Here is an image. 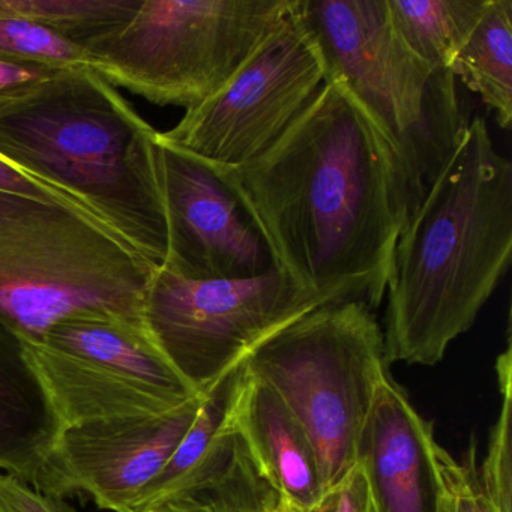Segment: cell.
Masks as SVG:
<instances>
[{"instance_id":"20","label":"cell","mask_w":512,"mask_h":512,"mask_svg":"<svg viewBox=\"0 0 512 512\" xmlns=\"http://www.w3.org/2000/svg\"><path fill=\"white\" fill-rule=\"evenodd\" d=\"M0 56L55 70L86 64L82 47L0 4Z\"/></svg>"},{"instance_id":"25","label":"cell","mask_w":512,"mask_h":512,"mask_svg":"<svg viewBox=\"0 0 512 512\" xmlns=\"http://www.w3.org/2000/svg\"><path fill=\"white\" fill-rule=\"evenodd\" d=\"M0 191L22 194V196L32 197V199L58 203V205L70 206V208L85 212L76 202L68 199L65 194L59 193L58 190L44 184L40 179L28 175V173L8 163L2 157H0ZM85 214H88V212H85Z\"/></svg>"},{"instance_id":"8","label":"cell","mask_w":512,"mask_h":512,"mask_svg":"<svg viewBox=\"0 0 512 512\" xmlns=\"http://www.w3.org/2000/svg\"><path fill=\"white\" fill-rule=\"evenodd\" d=\"M62 428L95 419L160 415L200 395L143 323L113 314L62 320L25 341Z\"/></svg>"},{"instance_id":"30","label":"cell","mask_w":512,"mask_h":512,"mask_svg":"<svg viewBox=\"0 0 512 512\" xmlns=\"http://www.w3.org/2000/svg\"><path fill=\"white\" fill-rule=\"evenodd\" d=\"M277 503V502H275ZM274 503V505H275ZM272 505V506H274ZM272 506H269V508H257V509H242V511H230V512H269V509L272 508Z\"/></svg>"},{"instance_id":"4","label":"cell","mask_w":512,"mask_h":512,"mask_svg":"<svg viewBox=\"0 0 512 512\" xmlns=\"http://www.w3.org/2000/svg\"><path fill=\"white\" fill-rule=\"evenodd\" d=\"M155 269L91 215L0 191V322L28 343L82 314L145 325Z\"/></svg>"},{"instance_id":"27","label":"cell","mask_w":512,"mask_h":512,"mask_svg":"<svg viewBox=\"0 0 512 512\" xmlns=\"http://www.w3.org/2000/svg\"><path fill=\"white\" fill-rule=\"evenodd\" d=\"M139 512H218L211 503L200 497L178 496L161 500Z\"/></svg>"},{"instance_id":"2","label":"cell","mask_w":512,"mask_h":512,"mask_svg":"<svg viewBox=\"0 0 512 512\" xmlns=\"http://www.w3.org/2000/svg\"><path fill=\"white\" fill-rule=\"evenodd\" d=\"M512 164L484 119L461 130L398 238L385 313V356L436 365L469 331L511 265Z\"/></svg>"},{"instance_id":"13","label":"cell","mask_w":512,"mask_h":512,"mask_svg":"<svg viewBox=\"0 0 512 512\" xmlns=\"http://www.w3.org/2000/svg\"><path fill=\"white\" fill-rule=\"evenodd\" d=\"M433 427L388 376L380 383L358 446L373 512H446L449 491Z\"/></svg>"},{"instance_id":"3","label":"cell","mask_w":512,"mask_h":512,"mask_svg":"<svg viewBox=\"0 0 512 512\" xmlns=\"http://www.w3.org/2000/svg\"><path fill=\"white\" fill-rule=\"evenodd\" d=\"M0 157L163 266L169 253L158 131L89 65L0 106Z\"/></svg>"},{"instance_id":"10","label":"cell","mask_w":512,"mask_h":512,"mask_svg":"<svg viewBox=\"0 0 512 512\" xmlns=\"http://www.w3.org/2000/svg\"><path fill=\"white\" fill-rule=\"evenodd\" d=\"M326 65L296 0L238 73L160 139L217 169L268 151L319 94Z\"/></svg>"},{"instance_id":"29","label":"cell","mask_w":512,"mask_h":512,"mask_svg":"<svg viewBox=\"0 0 512 512\" xmlns=\"http://www.w3.org/2000/svg\"><path fill=\"white\" fill-rule=\"evenodd\" d=\"M269 512H305L302 509L296 508L292 503L286 502V500L278 499L277 503L269 509Z\"/></svg>"},{"instance_id":"9","label":"cell","mask_w":512,"mask_h":512,"mask_svg":"<svg viewBox=\"0 0 512 512\" xmlns=\"http://www.w3.org/2000/svg\"><path fill=\"white\" fill-rule=\"evenodd\" d=\"M325 304L275 266L245 280H191L158 266L143 322L173 367L203 394L266 338Z\"/></svg>"},{"instance_id":"24","label":"cell","mask_w":512,"mask_h":512,"mask_svg":"<svg viewBox=\"0 0 512 512\" xmlns=\"http://www.w3.org/2000/svg\"><path fill=\"white\" fill-rule=\"evenodd\" d=\"M62 70L0 56V106L25 97Z\"/></svg>"},{"instance_id":"21","label":"cell","mask_w":512,"mask_h":512,"mask_svg":"<svg viewBox=\"0 0 512 512\" xmlns=\"http://www.w3.org/2000/svg\"><path fill=\"white\" fill-rule=\"evenodd\" d=\"M497 379H499L502 407L499 418L491 431L487 458L478 469L479 481L485 493L499 512H511L512 470H511V413H512V365L511 347L497 359Z\"/></svg>"},{"instance_id":"12","label":"cell","mask_w":512,"mask_h":512,"mask_svg":"<svg viewBox=\"0 0 512 512\" xmlns=\"http://www.w3.org/2000/svg\"><path fill=\"white\" fill-rule=\"evenodd\" d=\"M169 253L164 268L191 280H245L274 266L271 254L214 167L160 139Z\"/></svg>"},{"instance_id":"1","label":"cell","mask_w":512,"mask_h":512,"mask_svg":"<svg viewBox=\"0 0 512 512\" xmlns=\"http://www.w3.org/2000/svg\"><path fill=\"white\" fill-rule=\"evenodd\" d=\"M214 169L299 289L326 304L380 307L398 238L424 194L343 83L326 79L256 160Z\"/></svg>"},{"instance_id":"19","label":"cell","mask_w":512,"mask_h":512,"mask_svg":"<svg viewBox=\"0 0 512 512\" xmlns=\"http://www.w3.org/2000/svg\"><path fill=\"white\" fill-rule=\"evenodd\" d=\"M0 4L86 50L128 22L142 0H0Z\"/></svg>"},{"instance_id":"26","label":"cell","mask_w":512,"mask_h":512,"mask_svg":"<svg viewBox=\"0 0 512 512\" xmlns=\"http://www.w3.org/2000/svg\"><path fill=\"white\" fill-rule=\"evenodd\" d=\"M452 472H454L455 482L460 490L464 512H499L479 481L475 446H470L469 455L463 464L454 460Z\"/></svg>"},{"instance_id":"5","label":"cell","mask_w":512,"mask_h":512,"mask_svg":"<svg viewBox=\"0 0 512 512\" xmlns=\"http://www.w3.org/2000/svg\"><path fill=\"white\" fill-rule=\"evenodd\" d=\"M326 79L370 113L424 194L466 127L455 77L422 61L395 29L388 0H296Z\"/></svg>"},{"instance_id":"23","label":"cell","mask_w":512,"mask_h":512,"mask_svg":"<svg viewBox=\"0 0 512 512\" xmlns=\"http://www.w3.org/2000/svg\"><path fill=\"white\" fill-rule=\"evenodd\" d=\"M0 512H76L64 499L49 496L16 475H0Z\"/></svg>"},{"instance_id":"16","label":"cell","mask_w":512,"mask_h":512,"mask_svg":"<svg viewBox=\"0 0 512 512\" xmlns=\"http://www.w3.org/2000/svg\"><path fill=\"white\" fill-rule=\"evenodd\" d=\"M61 430L25 340L0 322V469L31 484Z\"/></svg>"},{"instance_id":"7","label":"cell","mask_w":512,"mask_h":512,"mask_svg":"<svg viewBox=\"0 0 512 512\" xmlns=\"http://www.w3.org/2000/svg\"><path fill=\"white\" fill-rule=\"evenodd\" d=\"M293 0H142L85 50L110 85L190 110L217 94L290 13Z\"/></svg>"},{"instance_id":"15","label":"cell","mask_w":512,"mask_h":512,"mask_svg":"<svg viewBox=\"0 0 512 512\" xmlns=\"http://www.w3.org/2000/svg\"><path fill=\"white\" fill-rule=\"evenodd\" d=\"M236 427L257 469L281 499L307 511L322 497L325 478L313 440L274 389L251 377Z\"/></svg>"},{"instance_id":"11","label":"cell","mask_w":512,"mask_h":512,"mask_svg":"<svg viewBox=\"0 0 512 512\" xmlns=\"http://www.w3.org/2000/svg\"><path fill=\"white\" fill-rule=\"evenodd\" d=\"M203 394L160 415L95 419L64 427L31 482L49 496L88 494L101 509L130 512L193 425Z\"/></svg>"},{"instance_id":"22","label":"cell","mask_w":512,"mask_h":512,"mask_svg":"<svg viewBox=\"0 0 512 512\" xmlns=\"http://www.w3.org/2000/svg\"><path fill=\"white\" fill-rule=\"evenodd\" d=\"M305 512H373L370 488L362 467L356 463L337 484L326 488L322 497Z\"/></svg>"},{"instance_id":"6","label":"cell","mask_w":512,"mask_h":512,"mask_svg":"<svg viewBox=\"0 0 512 512\" xmlns=\"http://www.w3.org/2000/svg\"><path fill=\"white\" fill-rule=\"evenodd\" d=\"M244 362L313 440L326 488L337 484L356 466L365 422L388 376L374 311L361 301L314 308L254 347Z\"/></svg>"},{"instance_id":"14","label":"cell","mask_w":512,"mask_h":512,"mask_svg":"<svg viewBox=\"0 0 512 512\" xmlns=\"http://www.w3.org/2000/svg\"><path fill=\"white\" fill-rule=\"evenodd\" d=\"M250 379L242 359L203 392L202 406L190 430L130 512L170 497L214 496L254 466L236 427L239 403Z\"/></svg>"},{"instance_id":"28","label":"cell","mask_w":512,"mask_h":512,"mask_svg":"<svg viewBox=\"0 0 512 512\" xmlns=\"http://www.w3.org/2000/svg\"><path fill=\"white\" fill-rule=\"evenodd\" d=\"M439 461L449 491L448 511L446 512H464L463 500H461L460 490H458L454 472H452L454 458H452L442 446H440Z\"/></svg>"},{"instance_id":"17","label":"cell","mask_w":512,"mask_h":512,"mask_svg":"<svg viewBox=\"0 0 512 512\" xmlns=\"http://www.w3.org/2000/svg\"><path fill=\"white\" fill-rule=\"evenodd\" d=\"M451 73L481 97L497 125L512 124V2L490 0L451 65Z\"/></svg>"},{"instance_id":"18","label":"cell","mask_w":512,"mask_h":512,"mask_svg":"<svg viewBox=\"0 0 512 512\" xmlns=\"http://www.w3.org/2000/svg\"><path fill=\"white\" fill-rule=\"evenodd\" d=\"M490 0H388L404 43L434 70L451 71Z\"/></svg>"}]
</instances>
